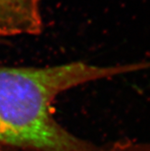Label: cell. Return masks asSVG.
<instances>
[{"instance_id": "1", "label": "cell", "mask_w": 150, "mask_h": 151, "mask_svg": "<svg viewBox=\"0 0 150 151\" xmlns=\"http://www.w3.org/2000/svg\"><path fill=\"white\" fill-rule=\"evenodd\" d=\"M150 69L149 62L98 66L81 61L48 66H0V146L22 151H102L55 118L54 104L73 88Z\"/></svg>"}, {"instance_id": "2", "label": "cell", "mask_w": 150, "mask_h": 151, "mask_svg": "<svg viewBox=\"0 0 150 151\" xmlns=\"http://www.w3.org/2000/svg\"><path fill=\"white\" fill-rule=\"evenodd\" d=\"M43 29L42 0H0V40L35 36Z\"/></svg>"}, {"instance_id": "3", "label": "cell", "mask_w": 150, "mask_h": 151, "mask_svg": "<svg viewBox=\"0 0 150 151\" xmlns=\"http://www.w3.org/2000/svg\"><path fill=\"white\" fill-rule=\"evenodd\" d=\"M0 151H22L16 148L0 146ZM102 151H150L149 142H139L133 140L118 141L110 146L103 147Z\"/></svg>"}]
</instances>
